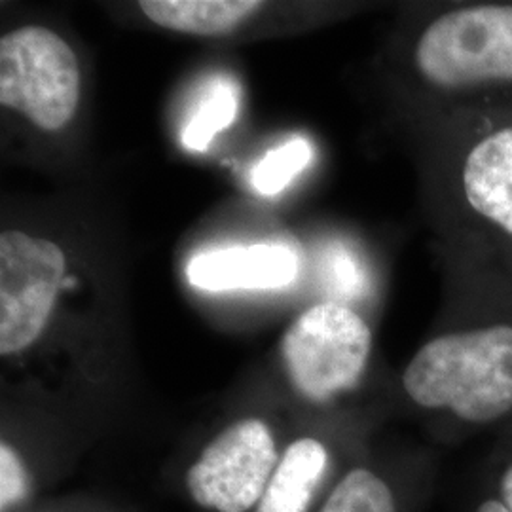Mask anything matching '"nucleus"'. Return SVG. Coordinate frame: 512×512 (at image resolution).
Wrapping results in <instances>:
<instances>
[{
  "label": "nucleus",
  "instance_id": "f257e3e1",
  "mask_svg": "<svg viewBox=\"0 0 512 512\" xmlns=\"http://www.w3.org/2000/svg\"><path fill=\"white\" fill-rule=\"evenodd\" d=\"M446 308L397 376V403L450 448L512 431V294L446 281Z\"/></svg>",
  "mask_w": 512,
  "mask_h": 512
},
{
  "label": "nucleus",
  "instance_id": "f03ea898",
  "mask_svg": "<svg viewBox=\"0 0 512 512\" xmlns=\"http://www.w3.org/2000/svg\"><path fill=\"white\" fill-rule=\"evenodd\" d=\"M423 124L446 281L512 294V109Z\"/></svg>",
  "mask_w": 512,
  "mask_h": 512
},
{
  "label": "nucleus",
  "instance_id": "7ed1b4c3",
  "mask_svg": "<svg viewBox=\"0 0 512 512\" xmlns=\"http://www.w3.org/2000/svg\"><path fill=\"white\" fill-rule=\"evenodd\" d=\"M406 71L423 120L512 109V0L433 8L408 38Z\"/></svg>",
  "mask_w": 512,
  "mask_h": 512
},
{
  "label": "nucleus",
  "instance_id": "20e7f679",
  "mask_svg": "<svg viewBox=\"0 0 512 512\" xmlns=\"http://www.w3.org/2000/svg\"><path fill=\"white\" fill-rule=\"evenodd\" d=\"M279 357L294 397L311 412H359L349 403L372 374L374 330L359 308L325 300L302 311L285 330Z\"/></svg>",
  "mask_w": 512,
  "mask_h": 512
},
{
  "label": "nucleus",
  "instance_id": "39448f33",
  "mask_svg": "<svg viewBox=\"0 0 512 512\" xmlns=\"http://www.w3.org/2000/svg\"><path fill=\"white\" fill-rule=\"evenodd\" d=\"M291 435L268 416L232 418L171 467V482L198 512H253Z\"/></svg>",
  "mask_w": 512,
  "mask_h": 512
},
{
  "label": "nucleus",
  "instance_id": "423d86ee",
  "mask_svg": "<svg viewBox=\"0 0 512 512\" xmlns=\"http://www.w3.org/2000/svg\"><path fill=\"white\" fill-rule=\"evenodd\" d=\"M378 416H323L293 431L253 512H317L349 465L374 442Z\"/></svg>",
  "mask_w": 512,
  "mask_h": 512
},
{
  "label": "nucleus",
  "instance_id": "0eeeda50",
  "mask_svg": "<svg viewBox=\"0 0 512 512\" xmlns=\"http://www.w3.org/2000/svg\"><path fill=\"white\" fill-rule=\"evenodd\" d=\"M73 48L54 31L25 25L0 38V103L44 131L65 128L80 101Z\"/></svg>",
  "mask_w": 512,
  "mask_h": 512
},
{
  "label": "nucleus",
  "instance_id": "6e6552de",
  "mask_svg": "<svg viewBox=\"0 0 512 512\" xmlns=\"http://www.w3.org/2000/svg\"><path fill=\"white\" fill-rule=\"evenodd\" d=\"M67 272L63 249L18 230L0 234V355L35 348L50 325Z\"/></svg>",
  "mask_w": 512,
  "mask_h": 512
},
{
  "label": "nucleus",
  "instance_id": "1a4fd4ad",
  "mask_svg": "<svg viewBox=\"0 0 512 512\" xmlns=\"http://www.w3.org/2000/svg\"><path fill=\"white\" fill-rule=\"evenodd\" d=\"M440 450L429 442H372L317 512H423L439 488Z\"/></svg>",
  "mask_w": 512,
  "mask_h": 512
},
{
  "label": "nucleus",
  "instance_id": "9d476101",
  "mask_svg": "<svg viewBox=\"0 0 512 512\" xmlns=\"http://www.w3.org/2000/svg\"><path fill=\"white\" fill-rule=\"evenodd\" d=\"M298 256L285 245H249L213 249L192 256L188 281L203 291L279 289L293 281Z\"/></svg>",
  "mask_w": 512,
  "mask_h": 512
},
{
  "label": "nucleus",
  "instance_id": "9b49d317",
  "mask_svg": "<svg viewBox=\"0 0 512 512\" xmlns=\"http://www.w3.org/2000/svg\"><path fill=\"white\" fill-rule=\"evenodd\" d=\"M139 8L152 23L196 37H222L258 14L256 0H145Z\"/></svg>",
  "mask_w": 512,
  "mask_h": 512
},
{
  "label": "nucleus",
  "instance_id": "f8f14e48",
  "mask_svg": "<svg viewBox=\"0 0 512 512\" xmlns=\"http://www.w3.org/2000/svg\"><path fill=\"white\" fill-rule=\"evenodd\" d=\"M238 90L234 82L215 80L207 86L202 101L188 126L184 128L183 143L188 148L203 150L213 137L228 128L238 112Z\"/></svg>",
  "mask_w": 512,
  "mask_h": 512
},
{
  "label": "nucleus",
  "instance_id": "ddd939ff",
  "mask_svg": "<svg viewBox=\"0 0 512 512\" xmlns=\"http://www.w3.org/2000/svg\"><path fill=\"white\" fill-rule=\"evenodd\" d=\"M313 158V147L310 141L302 137H294L285 145L270 150L253 169V186L258 194L275 196L293 181L298 173H302Z\"/></svg>",
  "mask_w": 512,
  "mask_h": 512
},
{
  "label": "nucleus",
  "instance_id": "4468645a",
  "mask_svg": "<svg viewBox=\"0 0 512 512\" xmlns=\"http://www.w3.org/2000/svg\"><path fill=\"white\" fill-rule=\"evenodd\" d=\"M325 274L340 304L363 302L372 293V275L365 258L348 245H334L325 260Z\"/></svg>",
  "mask_w": 512,
  "mask_h": 512
},
{
  "label": "nucleus",
  "instance_id": "2eb2a0df",
  "mask_svg": "<svg viewBox=\"0 0 512 512\" xmlns=\"http://www.w3.org/2000/svg\"><path fill=\"white\" fill-rule=\"evenodd\" d=\"M475 482L512 512V431L494 440L480 463Z\"/></svg>",
  "mask_w": 512,
  "mask_h": 512
},
{
  "label": "nucleus",
  "instance_id": "dca6fc26",
  "mask_svg": "<svg viewBox=\"0 0 512 512\" xmlns=\"http://www.w3.org/2000/svg\"><path fill=\"white\" fill-rule=\"evenodd\" d=\"M19 512H137L105 495L73 494L46 497L37 505Z\"/></svg>",
  "mask_w": 512,
  "mask_h": 512
},
{
  "label": "nucleus",
  "instance_id": "f3484780",
  "mask_svg": "<svg viewBox=\"0 0 512 512\" xmlns=\"http://www.w3.org/2000/svg\"><path fill=\"white\" fill-rule=\"evenodd\" d=\"M459 512H509L495 497L488 494L480 484L473 482Z\"/></svg>",
  "mask_w": 512,
  "mask_h": 512
}]
</instances>
